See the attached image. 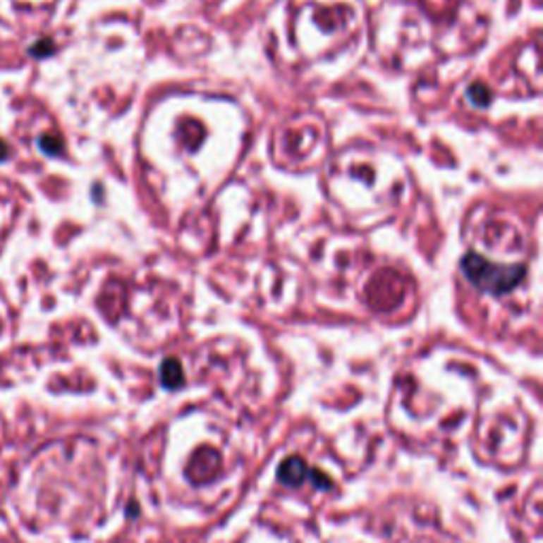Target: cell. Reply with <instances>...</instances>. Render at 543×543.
<instances>
[{"instance_id":"1","label":"cell","mask_w":543,"mask_h":543,"mask_svg":"<svg viewBox=\"0 0 543 543\" xmlns=\"http://www.w3.org/2000/svg\"><path fill=\"white\" fill-rule=\"evenodd\" d=\"M463 272L467 274V279L482 291L486 293H494V295H501V293H507L509 289H513L518 285V281L522 279L524 274V267L518 265V267H499V265H492L490 261H486L484 257L471 252L463 259Z\"/></svg>"},{"instance_id":"2","label":"cell","mask_w":543,"mask_h":543,"mask_svg":"<svg viewBox=\"0 0 543 543\" xmlns=\"http://www.w3.org/2000/svg\"><path fill=\"white\" fill-rule=\"evenodd\" d=\"M306 473H308V467L302 458L293 456L289 458L287 463H283V467L279 469V477L281 482L289 484V486H300L304 480H306Z\"/></svg>"},{"instance_id":"3","label":"cell","mask_w":543,"mask_h":543,"mask_svg":"<svg viewBox=\"0 0 543 543\" xmlns=\"http://www.w3.org/2000/svg\"><path fill=\"white\" fill-rule=\"evenodd\" d=\"M161 382L166 386H170V389H176V386L183 384V372H181L178 361L170 359V361L164 363V367H161Z\"/></svg>"},{"instance_id":"4","label":"cell","mask_w":543,"mask_h":543,"mask_svg":"<svg viewBox=\"0 0 543 543\" xmlns=\"http://www.w3.org/2000/svg\"><path fill=\"white\" fill-rule=\"evenodd\" d=\"M469 100L473 102V104H477V106H486L488 104V100H490V94H488V90L484 87V85H471L469 87Z\"/></svg>"}]
</instances>
